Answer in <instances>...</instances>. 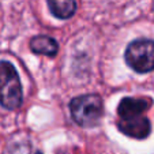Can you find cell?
I'll list each match as a JSON object with an SVG mask.
<instances>
[{
  "instance_id": "cell-3",
  "label": "cell",
  "mask_w": 154,
  "mask_h": 154,
  "mask_svg": "<svg viewBox=\"0 0 154 154\" xmlns=\"http://www.w3.org/2000/svg\"><path fill=\"white\" fill-rule=\"evenodd\" d=\"M74 122L81 127H93L100 122L104 112L102 100L97 94H86L74 98L70 104Z\"/></svg>"
},
{
  "instance_id": "cell-7",
  "label": "cell",
  "mask_w": 154,
  "mask_h": 154,
  "mask_svg": "<svg viewBox=\"0 0 154 154\" xmlns=\"http://www.w3.org/2000/svg\"><path fill=\"white\" fill-rule=\"evenodd\" d=\"M8 154H41L40 151H34L29 143H18L10 149Z\"/></svg>"
},
{
  "instance_id": "cell-5",
  "label": "cell",
  "mask_w": 154,
  "mask_h": 154,
  "mask_svg": "<svg viewBox=\"0 0 154 154\" xmlns=\"http://www.w3.org/2000/svg\"><path fill=\"white\" fill-rule=\"evenodd\" d=\"M30 49L37 55L55 56L57 53L59 45L53 38L48 37V35H37L30 41Z\"/></svg>"
},
{
  "instance_id": "cell-6",
  "label": "cell",
  "mask_w": 154,
  "mask_h": 154,
  "mask_svg": "<svg viewBox=\"0 0 154 154\" xmlns=\"http://www.w3.org/2000/svg\"><path fill=\"white\" fill-rule=\"evenodd\" d=\"M48 7L59 19H68L76 11L75 0H48Z\"/></svg>"
},
{
  "instance_id": "cell-2",
  "label": "cell",
  "mask_w": 154,
  "mask_h": 154,
  "mask_svg": "<svg viewBox=\"0 0 154 154\" xmlns=\"http://www.w3.org/2000/svg\"><path fill=\"white\" fill-rule=\"evenodd\" d=\"M22 98V85L15 67L8 61H0V105L6 109H18Z\"/></svg>"
},
{
  "instance_id": "cell-8",
  "label": "cell",
  "mask_w": 154,
  "mask_h": 154,
  "mask_svg": "<svg viewBox=\"0 0 154 154\" xmlns=\"http://www.w3.org/2000/svg\"><path fill=\"white\" fill-rule=\"evenodd\" d=\"M153 8H154V2H153Z\"/></svg>"
},
{
  "instance_id": "cell-1",
  "label": "cell",
  "mask_w": 154,
  "mask_h": 154,
  "mask_svg": "<svg viewBox=\"0 0 154 154\" xmlns=\"http://www.w3.org/2000/svg\"><path fill=\"white\" fill-rule=\"evenodd\" d=\"M151 106V100L147 97L131 98L125 97L117 106L119 123L117 127L123 134L134 139H145L150 134L151 125L146 117V112Z\"/></svg>"
},
{
  "instance_id": "cell-4",
  "label": "cell",
  "mask_w": 154,
  "mask_h": 154,
  "mask_svg": "<svg viewBox=\"0 0 154 154\" xmlns=\"http://www.w3.org/2000/svg\"><path fill=\"white\" fill-rule=\"evenodd\" d=\"M125 61L137 72L145 74L154 70V41L147 38L135 40L125 49Z\"/></svg>"
}]
</instances>
